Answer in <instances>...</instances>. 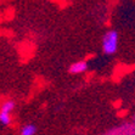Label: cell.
I'll return each mask as SVG.
<instances>
[{"label":"cell","mask_w":135,"mask_h":135,"mask_svg":"<svg viewBox=\"0 0 135 135\" xmlns=\"http://www.w3.org/2000/svg\"><path fill=\"white\" fill-rule=\"evenodd\" d=\"M86 68H88L86 62L79 61V62H74L73 65H71V67H69V73H72V74H79V73L85 72Z\"/></svg>","instance_id":"2"},{"label":"cell","mask_w":135,"mask_h":135,"mask_svg":"<svg viewBox=\"0 0 135 135\" xmlns=\"http://www.w3.org/2000/svg\"><path fill=\"white\" fill-rule=\"evenodd\" d=\"M35 132H37V128L33 124H28V126L23 127L22 130H21L22 135H33V134H35Z\"/></svg>","instance_id":"4"},{"label":"cell","mask_w":135,"mask_h":135,"mask_svg":"<svg viewBox=\"0 0 135 135\" xmlns=\"http://www.w3.org/2000/svg\"><path fill=\"white\" fill-rule=\"evenodd\" d=\"M13 108H15V102H13V101H6V102L3 105V107H1V111L11 112Z\"/></svg>","instance_id":"5"},{"label":"cell","mask_w":135,"mask_h":135,"mask_svg":"<svg viewBox=\"0 0 135 135\" xmlns=\"http://www.w3.org/2000/svg\"><path fill=\"white\" fill-rule=\"evenodd\" d=\"M102 47H104L105 54H114L118 47V34L117 32L111 31L108 32L106 35L104 37V40H102Z\"/></svg>","instance_id":"1"},{"label":"cell","mask_w":135,"mask_h":135,"mask_svg":"<svg viewBox=\"0 0 135 135\" xmlns=\"http://www.w3.org/2000/svg\"><path fill=\"white\" fill-rule=\"evenodd\" d=\"M10 122H11V116H10V112L1 111V112H0V123H1V124H4V126H9Z\"/></svg>","instance_id":"3"}]
</instances>
